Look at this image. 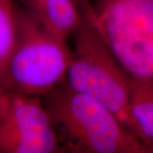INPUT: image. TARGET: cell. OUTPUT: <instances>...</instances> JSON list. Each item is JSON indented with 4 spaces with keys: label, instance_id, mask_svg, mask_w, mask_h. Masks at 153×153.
<instances>
[{
    "label": "cell",
    "instance_id": "6da1fadb",
    "mask_svg": "<svg viewBox=\"0 0 153 153\" xmlns=\"http://www.w3.org/2000/svg\"><path fill=\"white\" fill-rule=\"evenodd\" d=\"M41 98L60 153H153L109 108L66 82Z\"/></svg>",
    "mask_w": 153,
    "mask_h": 153
},
{
    "label": "cell",
    "instance_id": "7a4b0ae2",
    "mask_svg": "<svg viewBox=\"0 0 153 153\" xmlns=\"http://www.w3.org/2000/svg\"><path fill=\"white\" fill-rule=\"evenodd\" d=\"M77 4L80 20L71 35L72 47L66 82L76 92L105 105L130 130L131 76L102 37L94 21L92 5L88 0H77Z\"/></svg>",
    "mask_w": 153,
    "mask_h": 153
},
{
    "label": "cell",
    "instance_id": "3957f363",
    "mask_svg": "<svg viewBox=\"0 0 153 153\" xmlns=\"http://www.w3.org/2000/svg\"><path fill=\"white\" fill-rule=\"evenodd\" d=\"M71 55L67 42L17 3L16 41L0 87L41 97L66 82Z\"/></svg>",
    "mask_w": 153,
    "mask_h": 153
},
{
    "label": "cell",
    "instance_id": "277c9868",
    "mask_svg": "<svg viewBox=\"0 0 153 153\" xmlns=\"http://www.w3.org/2000/svg\"><path fill=\"white\" fill-rule=\"evenodd\" d=\"M94 21L122 67L134 79L153 81V0H103Z\"/></svg>",
    "mask_w": 153,
    "mask_h": 153
},
{
    "label": "cell",
    "instance_id": "5b68a950",
    "mask_svg": "<svg viewBox=\"0 0 153 153\" xmlns=\"http://www.w3.org/2000/svg\"><path fill=\"white\" fill-rule=\"evenodd\" d=\"M8 93L0 116V153H60L42 98Z\"/></svg>",
    "mask_w": 153,
    "mask_h": 153
},
{
    "label": "cell",
    "instance_id": "8992f818",
    "mask_svg": "<svg viewBox=\"0 0 153 153\" xmlns=\"http://www.w3.org/2000/svg\"><path fill=\"white\" fill-rule=\"evenodd\" d=\"M18 4L66 42L80 20V9L75 0H18Z\"/></svg>",
    "mask_w": 153,
    "mask_h": 153
},
{
    "label": "cell",
    "instance_id": "52a82bcc",
    "mask_svg": "<svg viewBox=\"0 0 153 153\" xmlns=\"http://www.w3.org/2000/svg\"><path fill=\"white\" fill-rule=\"evenodd\" d=\"M128 116L130 130L153 152V81L132 78Z\"/></svg>",
    "mask_w": 153,
    "mask_h": 153
},
{
    "label": "cell",
    "instance_id": "ba28073f",
    "mask_svg": "<svg viewBox=\"0 0 153 153\" xmlns=\"http://www.w3.org/2000/svg\"><path fill=\"white\" fill-rule=\"evenodd\" d=\"M16 5L15 0H0V83L16 41Z\"/></svg>",
    "mask_w": 153,
    "mask_h": 153
},
{
    "label": "cell",
    "instance_id": "9c48e42d",
    "mask_svg": "<svg viewBox=\"0 0 153 153\" xmlns=\"http://www.w3.org/2000/svg\"><path fill=\"white\" fill-rule=\"evenodd\" d=\"M9 101V93L0 87V116L4 113Z\"/></svg>",
    "mask_w": 153,
    "mask_h": 153
},
{
    "label": "cell",
    "instance_id": "30bf717a",
    "mask_svg": "<svg viewBox=\"0 0 153 153\" xmlns=\"http://www.w3.org/2000/svg\"><path fill=\"white\" fill-rule=\"evenodd\" d=\"M100 1H103V0H100Z\"/></svg>",
    "mask_w": 153,
    "mask_h": 153
}]
</instances>
